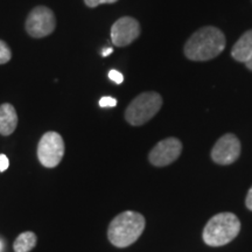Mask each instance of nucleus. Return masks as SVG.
<instances>
[{
  "mask_svg": "<svg viewBox=\"0 0 252 252\" xmlns=\"http://www.w3.org/2000/svg\"><path fill=\"white\" fill-rule=\"evenodd\" d=\"M224 47V34L219 28L207 26L189 37L185 45V55L193 61H208L219 56Z\"/></svg>",
  "mask_w": 252,
  "mask_h": 252,
  "instance_id": "obj_1",
  "label": "nucleus"
},
{
  "mask_svg": "<svg viewBox=\"0 0 252 252\" xmlns=\"http://www.w3.org/2000/svg\"><path fill=\"white\" fill-rule=\"evenodd\" d=\"M145 225L146 220L141 214L131 210L121 213L109 224L108 238L110 243L117 248L130 247L143 234Z\"/></svg>",
  "mask_w": 252,
  "mask_h": 252,
  "instance_id": "obj_2",
  "label": "nucleus"
},
{
  "mask_svg": "<svg viewBox=\"0 0 252 252\" xmlns=\"http://www.w3.org/2000/svg\"><path fill=\"white\" fill-rule=\"evenodd\" d=\"M241 231V220L232 213H220L208 220L203 241L209 247H223L234 241Z\"/></svg>",
  "mask_w": 252,
  "mask_h": 252,
  "instance_id": "obj_3",
  "label": "nucleus"
},
{
  "mask_svg": "<svg viewBox=\"0 0 252 252\" xmlns=\"http://www.w3.org/2000/svg\"><path fill=\"white\" fill-rule=\"evenodd\" d=\"M161 105L162 98L159 94L153 91L140 94L126 109L125 119L133 126L144 125L159 112Z\"/></svg>",
  "mask_w": 252,
  "mask_h": 252,
  "instance_id": "obj_4",
  "label": "nucleus"
},
{
  "mask_svg": "<svg viewBox=\"0 0 252 252\" xmlns=\"http://www.w3.org/2000/svg\"><path fill=\"white\" fill-rule=\"evenodd\" d=\"M65 152L64 141L58 132H47L37 145V158L46 168H54L62 161Z\"/></svg>",
  "mask_w": 252,
  "mask_h": 252,
  "instance_id": "obj_5",
  "label": "nucleus"
},
{
  "mask_svg": "<svg viewBox=\"0 0 252 252\" xmlns=\"http://www.w3.org/2000/svg\"><path fill=\"white\" fill-rule=\"evenodd\" d=\"M56 19L53 11L46 6H37L32 9L26 20V31L33 37H45L54 32Z\"/></svg>",
  "mask_w": 252,
  "mask_h": 252,
  "instance_id": "obj_6",
  "label": "nucleus"
},
{
  "mask_svg": "<svg viewBox=\"0 0 252 252\" xmlns=\"http://www.w3.org/2000/svg\"><path fill=\"white\" fill-rule=\"evenodd\" d=\"M241 141L235 134L228 133L220 137L212 150V159L219 165H231L241 156Z\"/></svg>",
  "mask_w": 252,
  "mask_h": 252,
  "instance_id": "obj_7",
  "label": "nucleus"
},
{
  "mask_svg": "<svg viewBox=\"0 0 252 252\" xmlns=\"http://www.w3.org/2000/svg\"><path fill=\"white\" fill-rule=\"evenodd\" d=\"M182 152L181 141L176 138H166L159 141L149 154L150 162L153 166L163 167L174 162Z\"/></svg>",
  "mask_w": 252,
  "mask_h": 252,
  "instance_id": "obj_8",
  "label": "nucleus"
},
{
  "mask_svg": "<svg viewBox=\"0 0 252 252\" xmlns=\"http://www.w3.org/2000/svg\"><path fill=\"white\" fill-rule=\"evenodd\" d=\"M140 34V25L131 17L118 19L111 28V41L115 46L125 47L138 39Z\"/></svg>",
  "mask_w": 252,
  "mask_h": 252,
  "instance_id": "obj_9",
  "label": "nucleus"
},
{
  "mask_svg": "<svg viewBox=\"0 0 252 252\" xmlns=\"http://www.w3.org/2000/svg\"><path fill=\"white\" fill-rule=\"evenodd\" d=\"M18 126V115L14 106L9 103L0 105V134L9 135Z\"/></svg>",
  "mask_w": 252,
  "mask_h": 252,
  "instance_id": "obj_10",
  "label": "nucleus"
},
{
  "mask_svg": "<svg viewBox=\"0 0 252 252\" xmlns=\"http://www.w3.org/2000/svg\"><path fill=\"white\" fill-rule=\"evenodd\" d=\"M231 55L236 61L248 62L252 56V30L245 32L239 37L231 50Z\"/></svg>",
  "mask_w": 252,
  "mask_h": 252,
  "instance_id": "obj_11",
  "label": "nucleus"
},
{
  "mask_svg": "<svg viewBox=\"0 0 252 252\" xmlns=\"http://www.w3.org/2000/svg\"><path fill=\"white\" fill-rule=\"evenodd\" d=\"M37 237L34 232L25 231L15 238L13 243L14 252H30L35 248Z\"/></svg>",
  "mask_w": 252,
  "mask_h": 252,
  "instance_id": "obj_12",
  "label": "nucleus"
},
{
  "mask_svg": "<svg viewBox=\"0 0 252 252\" xmlns=\"http://www.w3.org/2000/svg\"><path fill=\"white\" fill-rule=\"evenodd\" d=\"M12 58L11 49H9L8 45L4 41L0 40V64H5L7 63Z\"/></svg>",
  "mask_w": 252,
  "mask_h": 252,
  "instance_id": "obj_13",
  "label": "nucleus"
},
{
  "mask_svg": "<svg viewBox=\"0 0 252 252\" xmlns=\"http://www.w3.org/2000/svg\"><path fill=\"white\" fill-rule=\"evenodd\" d=\"M99 105L102 108H113V106L117 105V100H116V98H113V97L105 96L100 98Z\"/></svg>",
  "mask_w": 252,
  "mask_h": 252,
  "instance_id": "obj_14",
  "label": "nucleus"
},
{
  "mask_svg": "<svg viewBox=\"0 0 252 252\" xmlns=\"http://www.w3.org/2000/svg\"><path fill=\"white\" fill-rule=\"evenodd\" d=\"M118 1V0H84L87 6L89 7H97V6L102 5V4H112V2Z\"/></svg>",
  "mask_w": 252,
  "mask_h": 252,
  "instance_id": "obj_15",
  "label": "nucleus"
},
{
  "mask_svg": "<svg viewBox=\"0 0 252 252\" xmlns=\"http://www.w3.org/2000/svg\"><path fill=\"white\" fill-rule=\"evenodd\" d=\"M109 78L117 84H122L123 81H124V76H123V74L117 70H110Z\"/></svg>",
  "mask_w": 252,
  "mask_h": 252,
  "instance_id": "obj_16",
  "label": "nucleus"
},
{
  "mask_svg": "<svg viewBox=\"0 0 252 252\" xmlns=\"http://www.w3.org/2000/svg\"><path fill=\"white\" fill-rule=\"evenodd\" d=\"M9 166V160L5 154H0V172H5Z\"/></svg>",
  "mask_w": 252,
  "mask_h": 252,
  "instance_id": "obj_17",
  "label": "nucleus"
},
{
  "mask_svg": "<svg viewBox=\"0 0 252 252\" xmlns=\"http://www.w3.org/2000/svg\"><path fill=\"white\" fill-rule=\"evenodd\" d=\"M245 206L249 210H252V187L249 189L247 198H245Z\"/></svg>",
  "mask_w": 252,
  "mask_h": 252,
  "instance_id": "obj_18",
  "label": "nucleus"
},
{
  "mask_svg": "<svg viewBox=\"0 0 252 252\" xmlns=\"http://www.w3.org/2000/svg\"><path fill=\"white\" fill-rule=\"evenodd\" d=\"M112 53H113V49L112 48H106V49H104L103 52H102V56H108L110 54H112Z\"/></svg>",
  "mask_w": 252,
  "mask_h": 252,
  "instance_id": "obj_19",
  "label": "nucleus"
},
{
  "mask_svg": "<svg viewBox=\"0 0 252 252\" xmlns=\"http://www.w3.org/2000/svg\"><path fill=\"white\" fill-rule=\"evenodd\" d=\"M245 64H247V67L250 69V70H252V56H251L250 60H249L248 62H245Z\"/></svg>",
  "mask_w": 252,
  "mask_h": 252,
  "instance_id": "obj_20",
  "label": "nucleus"
},
{
  "mask_svg": "<svg viewBox=\"0 0 252 252\" xmlns=\"http://www.w3.org/2000/svg\"><path fill=\"white\" fill-rule=\"evenodd\" d=\"M0 248H1V244H0Z\"/></svg>",
  "mask_w": 252,
  "mask_h": 252,
  "instance_id": "obj_21",
  "label": "nucleus"
}]
</instances>
